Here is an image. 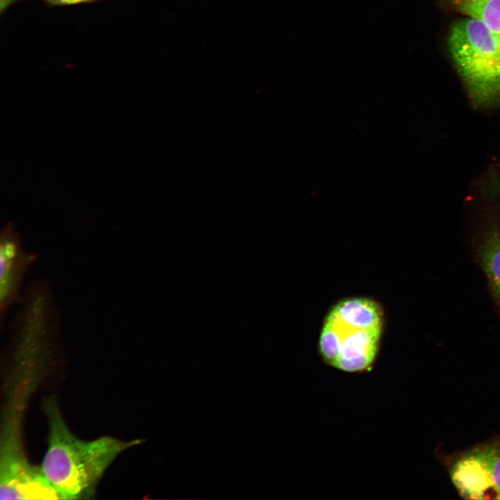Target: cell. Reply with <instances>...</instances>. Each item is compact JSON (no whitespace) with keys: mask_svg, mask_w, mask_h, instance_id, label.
<instances>
[{"mask_svg":"<svg viewBox=\"0 0 500 500\" xmlns=\"http://www.w3.org/2000/svg\"><path fill=\"white\" fill-rule=\"evenodd\" d=\"M447 45L474 101L488 104L500 98V42L487 24L470 16L455 22Z\"/></svg>","mask_w":500,"mask_h":500,"instance_id":"cell-3","label":"cell"},{"mask_svg":"<svg viewBox=\"0 0 500 500\" xmlns=\"http://www.w3.org/2000/svg\"><path fill=\"white\" fill-rule=\"evenodd\" d=\"M458 494L467 499H500V435L446 456Z\"/></svg>","mask_w":500,"mask_h":500,"instance_id":"cell-4","label":"cell"},{"mask_svg":"<svg viewBox=\"0 0 500 500\" xmlns=\"http://www.w3.org/2000/svg\"><path fill=\"white\" fill-rule=\"evenodd\" d=\"M1 465V499H58V493L42 470L23 453L4 454Z\"/></svg>","mask_w":500,"mask_h":500,"instance_id":"cell-6","label":"cell"},{"mask_svg":"<svg viewBox=\"0 0 500 500\" xmlns=\"http://www.w3.org/2000/svg\"><path fill=\"white\" fill-rule=\"evenodd\" d=\"M453 6L458 8L462 6L485 2L490 0H450Z\"/></svg>","mask_w":500,"mask_h":500,"instance_id":"cell-9","label":"cell"},{"mask_svg":"<svg viewBox=\"0 0 500 500\" xmlns=\"http://www.w3.org/2000/svg\"><path fill=\"white\" fill-rule=\"evenodd\" d=\"M43 407L49 437L41 469L62 499L90 497L114 460L127 449L146 441L110 436L83 440L70 431L54 399L44 400Z\"/></svg>","mask_w":500,"mask_h":500,"instance_id":"cell-1","label":"cell"},{"mask_svg":"<svg viewBox=\"0 0 500 500\" xmlns=\"http://www.w3.org/2000/svg\"><path fill=\"white\" fill-rule=\"evenodd\" d=\"M457 8L467 16L478 18L484 22L500 42V0H490Z\"/></svg>","mask_w":500,"mask_h":500,"instance_id":"cell-8","label":"cell"},{"mask_svg":"<svg viewBox=\"0 0 500 500\" xmlns=\"http://www.w3.org/2000/svg\"><path fill=\"white\" fill-rule=\"evenodd\" d=\"M50 3H54V4H73L76 3H80L83 1H85L88 0H46Z\"/></svg>","mask_w":500,"mask_h":500,"instance_id":"cell-10","label":"cell"},{"mask_svg":"<svg viewBox=\"0 0 500 500\" xmlns=\"http://www.w3.org/2000/svg\"><path fill=\"white\" fill-rule=\"evenodd\" d=\"M480 256L490 288L500 305V228L490 232L480 248Z\"/></svg>","mask_w":500,"mask_h":500,"instance_id":"cell-7","label":"cell"},{"mask_svg":"<svg viewBox=\"0 0 500 500\" xmlns=\"http://www.w3.org/2000/svg\"><path fill=\"white\" fill-rule=\"evenodd\" d=\"M35 253L22 246L16 228L11 224L0 235V317L1 328L9 308L20 302L22 281L37 259Z\"/></svg>","mask_w":500,"mask_h":500,"instance_id":"cell-5","label":"cell"},{"mask_svg":"<svg viewBox=\"0 0 500 500\" xmlns=\"http://www.w3.org/2000/svg\"><path fill=\"white\" fill-rule=\"evenodd\" d=\"M383 330V312L366 297L341 300L328 312L318 351L329 367L342 372H369L377 360Z\"/></svg>","mask_w":500,"mask_h":500,"instance_id":"cell-2","label":"cell"}]
</instances>
